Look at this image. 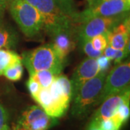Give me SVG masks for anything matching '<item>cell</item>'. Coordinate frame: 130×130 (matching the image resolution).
<instances>
[{
  "label": "cell",
  "instance_id": "6da1fadb",
  "mask_svg": "<svg viewBox=\"0 0 130 130\" xmlns=\"http://www.w3.org/2000/svg\"><path fill=\"white\" fill-rule=\"evenodd\" d=\"M72 98V85L67 76L59 74L47 88H41L32 98L47 114L60 118L67 111Z\"/></svg>",
  "mask_w": 130,
  "mask_h": 130
},
{
  "label": "cell",
  "instance_id": "7a4b0ae2",
  "mask_svg": "<svg viewBox=\"0 0 130 130\" xmlns=\"http://www.w3.org/2000/svg\"><path fill=\"white\" fill-rule=\"evenodd\" d=\"M8 9L20 30L30 39L41 37L44 22L41 14L25 0H11Z\"/></svg>",
  "mask_w": 130,
  "mask_h": 130
},
{
  "label": "cell",
  "instance_id": "3957f363",
  "mask_svg": "<svg viewBox=\"0 0 130 130\" xmlns=\"http://www.w3.org/2000/svg\"><path fill=\"white\" fill-rule=\"evenodd\" d=\"M108 72H100L95 77L83 84L72 95V115L77 119H83L96 107L104 81Z\"/></svg>",
  "mask_w": 130,
  "mask_h": 130
},
{
  "label": "cell",
  "instance_id": "277c9868",
  "mask_svg": "<svg viewBox=\"0 0 130 130\" xmlns=\"http://www.w3.org/2000/svg\"><path fill=\"white\" fill-rule=\"evenodd\" d=\"M41 14L44 32L52 37L57 32L76 26L72 19L61 9L56 0H25Z\"/></svg>",
  "mask_w": 130,
  "mask_h": 130
},
{
  "label": "cell",
  "instance_id": "5b68a950",
  "mask_svg": "<svg viewBox=\"0 0 130 130\" xmlns=\"http://www.w3.org/2000/svg\"><path fill=\"white\" fill-rule=\"evenodd\" d=\"M64 61L56 54L51 43L24 52L22 57V64L30 75L42 70L59 74L64 69Z\"/></svg>",
  "mask_w": 130,
  "mask_h": 130
},
{
  "label": "cell",
  "instance_id": "8992f818",
  "mask_svg": "<svg viewBox=\"0 0 130 130\" xmlns=\"http://www.w3.org/2000/svg\"><path fill=\"white\" fill-rule=\"evenodd\" d=\"M130 62L126 61L116 64L107 74L96 106L107 98L129 88Z\"/></svg>",
  "mask_w": 130,
  "mask_h": 130
},
{
  "label": "cell",
  "instance_id": "52a82bcc",
  "mask_svg": "<svg viewBox=\"0 0 130 130\" xmlns=\"http://www.w3.org/2000/svg\"><path fill=\"white\" fill-rule=\"evenodd\" d=\"M58 119L47 114L41 107L31 106L21 113L12 130H48Z\"/></svg>",
  "mask_w": 130,
  "mask_h": 130
},
{
  "label": "cell",
  "instance_id": "ba28073f",
  "mask_svg": "<svg viewBox=\"0 0 130 130\" xmlns=\"http://www.w3.org/2000/svg\"><path fill=\"white\" fill-rule=\"evenodd\" d=\"M128 16H129V12L111 17H96L77 24L78 27L76 28L77 39L79 41L90 40L98 35L106 34Z\"/></svg>",
  "mask_w": 130,
  "mask_h": 130
},
{
  "label": "cell",
  "instance_id": "9c48e42d",
  "mask_svg": "<svg viewBox=\"0 0 130 130\" xmlns=\"http://www.w3.org/2000/svg\"><path fill=\"white\" fill-rule=\"evenodd\" d=\"M130 9V0H108L93 7H87L77 12L74 23H82L89 19L96 17H111L128 12Z\"/></svg>",
  "mask_w": 130,
  "mask_h": 130
},
{
  "label": "cell",
  "instance_id": "30bf717a",
  "mask_svg": "<svg viewBox=\"0 0 130 130\" xmlns=\"http://www.w3.org/2000/svg\"><path fill=\"white\" fill-rule=\"evenodd\" d=\"M129 88L108 97L100 104L101 106L94 113L91 120L98 123L101 120L111 117L116 113L118 108L121 104L129 102Z\"/></svg>",
  "mask_w": 130,
  "mask_h": 130
},
{
  "label": "cell",
  "instance_id": "8fae6325",
  "mask_svg": "<svg viewBox=\"0 0 130 130\" xmlns=\"http://www.w3.org/2000/svg\"><path fill=\"white\" fill-rule=\"evenodd\" d=\"M99 73L100 70L98 68L96 59L88 57L85 59L77 67L70 80L72 95L77 91L83 84L93 78Z\"/></svg>",
  "mask_w": 130,
  "mask_h": 130
},
{
  "label": "cell",
  "instance_id": "7c38bea8",
  "mask_svg": "<svg viewBox=\"0 0 130 130\" xmlns=\"http://www.w3.org/2000/svg\"><path fill=\"white\" fill-rule=\"evenodd\" d=\"M75 34L77 31L74 26L73 28L57 32L51 37V44L62 60L65 61L67 55L75 48Z\"/></svg>",
  "mask_w": 130,
  "mask_h": 130
},
{
  "label": "cell",
  "instance_id": "4fadbf2b",
  "mask_svg": "<svg viewBox=\"0 0 130 130\" xmlns=\"http://www.w3.org/2000/svg\"><path fill=\"white\" fill-rule=\"evenodd\" d=\"M129 16L106 33L108 45L113 48L123 50L129 43Z\"/></svg>",
  "mask_w": 130,
  "mask_h": 130
},
{
  "label": "cell",
  "instance_id": "5bb4252c",
  "mask_svg": "<svg viewBox=\"0 0 130 130\" xmlns=\"http://www.w3.org/2000/svg\"><path fill=\"white\" fill-rule=\"evenodd\" d=\"M19 35L12 27L0 22V49H14L18 46Z\"/></svg>",
  "mask_w": 130,
  "mask_h": 130
},
{
  "label": "cell",
  "instance_id": "9a60e30c",
  "mask_svg": "<svg viewBox=\"0 0 130 130\" xmlns=\"http://www.w3.org/2000/svg\"><path fill=\"white\" fill-rule=\"evenodd\" d=\"M21 62L22 57L13 50L0 49V76L8 67Z\"/></svg>",
  "mask_w": 130,
  "mask_h": 130
},
{
  "label": "cell",
  "instance_id": "2e32d148",
  "mask_svg": "<svg viewBox=\"0 0 130 130\" xmlns=\"http://www.w3.org/2000/svg\"><path fill=\"white\" fill-rule=\"evenodd\" d=\"M129 54V43L123 50L116 49L108 45L106 47V48L103 51V55L108 57L111 61H114L115 64L121 63V61L128 56Z\"/></svg>",
  "mask_w": 130,
  "mask_h": 130
},
{
  "label": "cell",
  "instance_id": "e0dca14e",
  "mask_svg": "<svg viewBox=\"0 0 130 130\" xmlns=\"http://www.w3.org/2000/svg\"><path fill=\"white\" fill-rule=\"evenodd\" d=\"M56 75L58 74H54L51 71L42 70V71H38L37 72H35L34 74H30V77L37 80L41 85V88H47L53 83V82L56 78Z\"/></svg>",
  "mask_w": 130,
  "mask_h": 130
},
{
  "label": "cell",
  "instance_id": "ac0fdd59",
  "mask_svg": "<svg viewBox=\"0 0 130 130\" xmlns=\"http://www.w3.org/2000/svg\"><path fill=\"white\" fill-rule=\"evenodd\" d=\"M3 75L10 81H18L21 79L23 75V66L22 62L8 67L5 71Z\"/></svg>",
  "mask_w": 130,
  "mask_h": 130
},
{
  "label": "cell",
  "instance_id": "d6986e66",
  "mask_svg": "<svg viewBox=\"0 0 130 130\" xmlns=\"http://www.w3.org/2000/svg\"><path fill=\"white\" fill-rule=\"evenodd\" d=\"M56 1L61 7V9L72 19L74 22V18L78 12L76 9L74 0H56Z\"/></svg>",
  "mask_w": 130,
  "mask_h": 130
},
{
  "label": "cell",
  "instance_id": "ffe728a7",
  "mask_svg": "<svg viewBox=\"0 0 130 130\" xmlns=\"http://www.w3.org/2000/svg\"><path fill=\"white\" fill-rule=\"evenodd\" d=\"M79 45L81 46L82 50L87 55L88 58L97 59L98 57L103 55V51H98L95 50L92 46V44L90 40L79 41Z\"/></svg>",
  "mask_w": 130,
  "mask_h": 130
},
{
  "label": "cell",
  "instance_id": "44dd1931",
  "mask_svg": "<svg viewBox=\"0 0 130 130\" xmlns=\"http://www.w3.org/2000/svg\"><path fill=\"white\" fill-rule=\"evenodd\" d=\"M98 124L101 130H120L123 125L113 116L101 120Z\"/></svg>",
  "mask_w": 130,
  "mask_h": 130
},
{
  "label": "cell",
  "instance_id": "7402d4cb",
  "mask_svg": "<svg viewBox=\"0 0 130 130\" xmlns=\"http://www.w3.org/2000/svg\"><path fill=\"white\" fill-rule=\"evenodd\" d=\"M130 108L129 102L124 103L121 104L120 106L118 108L116 113L113 115V117L119 121H120L122 124H124L126 121H127L129 118ZM112 117V116H111Z\"/></svg>",
  "mask_w": 130,
  "mask_h": 130
},
{
  "label": "cell",
  "instance_id": "603a6c76",
  "mask_svg": "<svg viewBox=\"0 0 130 130\" xmlns=\"http://www.w3.org/2000/svg\"><path fill=\"white\" fill-rule=\"evenodd\" d=\"M90 41L93 48L96 51H103L108 46L106 33L98 35L92 38L91 39H90Z\"/></svg>",
  "mask_w": 130,
  "mask_h": 130
},
{
  "label": "cell",
  "instance_id": "cb8c5ba5",
  "mask_svg": "<svg viewBox=\"0 0 130 130\" xmlns=\"http://www.w3.org/2000/svg\"><path fill=\"white\" fill-rule=\"evenodd\" d=\"M27 87L32 97L36 95L41 90V86L39 83L31 77H29V79L27 82Z\"/></svg>",
  "mask_w": 130,
  "mask_h": 130
},
{
  "label": "cell",
  "instance_id": "d4e9b609",
  "mask_svg": "<svg viewBox=\"0 0 130 130\" xmlns=\"http://www.w3.org/2000/svg\"><path fill=\"white\" fill-rule=\"evenodd\" d=\"M96 61H97L98 68L100 70V72H108L107 71L111 67V60L104 55H102L98 57Z\"/></svg>",
  "mask_w": 130,
  "mask_h": 130
},
{
  "label": "cell",
  "instance_id": "484cf974",
  "mask_svg": "<svg viewBox=\"0 0 130 130\" xmlns=\"http://www.w3.org/2000/svg\"><path fill=\"white\" fill-rule=\"evenodd\" d=\"M9 121V113L5 107L0 102V130L5 126L8 124Z\"/></svg>",
  "mask_w": 130,
  "mask_h": 130
},
{
  "label": "cell",
  "instance_id": "4316f807",
  "mask_svg": "<svg viewBox=\"0 0 130 130\" xmlns=\"http://www.w3.org/2000/svg\"><path fill=\"white\" fill-rule=\"evenodd\" d=\"M10 1L11 0H0V22L2 21L6 10L8 9Z\"/></svg>",
  "mask_w": 130,
  "mask_h": 130
},
{
  "label": "cell",
  "instance_id": "83f0119b",
  "mask_svg": "<svg viewBox=\"0 0 130 130\" xmlns=\"http://www.w3.org/2000/svg\"><path fill=\"white\" fill-rule=\"evenodd\" d=\"M87 130H101L100 126H99V124L98 123L95 121H90V124L88 126V128H87Z\"/></svg>",
  "mask_w": 130,
  "mask_h": 130
},
{
  "label": "cell",
  "instance_id": "f1b7e54d",
  "mask_svg": "<svg viewBox=\"0 0 130 130\" xmlns=\"http://www.w3.org/2000/svg\"><path fill=\"white\" fill-rule=\"evenodd\" d=\"M108 0H88V7H93L96 5H100L104 2H106Z\"/></svg>",
  "mask_w": 130,
  "mask_h": 130
},
{
  "label": "cell",
  "instance_id": "f546056e",
  "mask_svg": "<svg viewBox=\"0 0 130 130\" xmlns=\"http://www.w3.org/2000/svg\"><path fill=\"white\" fill-rule=\"evenodd\" d=\"M1 130H12V129H10V127L9 126V125L7 124V125L5 126H4V127H3V128H2Z\"/></svg>",
  "mask_w": 130,
  "mask_h": 130
}]
</instances>
